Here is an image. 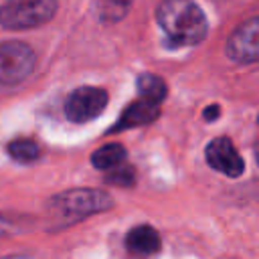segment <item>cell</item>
I'll use <instances>...</instances> for the list:
<instances>
[{"label":"cell","instance_id":"4fadbf2b","mask_svg":"<svg viewBox=\"0 0 259 259\" xmlns=\"http://www.w3.org/2000/svg\"><path fill=\"white\" fill-rule=\"evenodd\" d=\"M130 6H132V0H97L99 16L105 22L121 20L125 16V12L130 10Z\"/></svg>","mask_w":259,"mask_h":259},{"label":"cell","instance_id":"2e32d148","mask_svg":"<svg viewBox=\"0 0 259 259\" xmlns=\"http://www.w3.org/2000/svg\"><path fill=\"white\" fill-rule=\"evenodd\" d=\"M2 259H32L28 255H8V257H2Z\"/></svg>","mask_w":259,"mask_h":259},{"label":"cell","instance_id":"ac0fdd59","mask_svg":"<svg viewBox=\"0 0 259 259\" xmlns=\"http://www.w3.org/2000/svg\"><path fill=\"white\" fill-rule=\"evenodd\" d=\"M255 156H257V162H259V142H257V146H255Z\"/></svg>","mask_w":259,"mask_h":259},{"label":"cell","instance_id":"5b68a950","mask_svg":"<svg viewBox=\"0 0 259 259\" xmlns=\"http://www.w3.org/2000/svg\"><path fill=\"white\" fill-rule=\"evenodd\" d=\"M107 105V93L101 87H79L65 101V115L73 123L95 119Z\"/></svg>","mask_w":259,"mask_h":259},{"label":"cell","instance_id":"ba28073f","mask_svg":"<svg viewBox=\"0 0 259 259\" xmlns=\"http://www.w3.org/2000/svg\"><path fill=\"white\" fill-rule=\"evenodd\" d=\"M160 245H162L160 235L150 225H138L125 235V249L132 255H140V257L154 255L160 249Z\"/></svg>","mask_w":259,"mask_h":259},{"label":"cell","instance_id":"7c38bea8","mask_svg":"<svg viewBox=\"0 0 259 259\" xmlns=\"http://www.w3.org/2000/svg\"><path fill=\"white\" fill-rule=\"evenodd\" d=\"M8 154L16 162L26 164V162L36 160L38 154H40V150H38V144L34 140H30V138H16V140H12L8 144Z\"/></svg>","mask_w":259,"mask_h":259},{"label":"cell","instance_id":"5bb4252c","mask_svg":"<svg viewBox=\"0 0 259 259\" xmlns=\"http://www.w3.org/2000/svg\"><path fill=\"white\" fill-rule=\"evenodd\" d=\"M107 182H115V184H121V186H130L134 182V170L130 166H117L113 170H109L107 174Z\"/></svg>","mask_w":259,"mask_h":259},{"label":"cell","instance_id":"8fae6325","mask_svg":"<svg viewBox=\"0 0 259 259\" xmlns=\"http://www.w3.org/2000/svg\"><path fill=\"white\" fill-rule=\"evenodd\" d=\"M138 93H140V97L144 101L154 103V105H160L164 101V97H166V83L158 75L144 73L138 79Z\"/></svg>","mask_w":259,"mask_h":259},{"label":"cell","instance_id":"8992f818","mask_svg":"<svg viewBox=\"0 0 259 259\" xmlns=\"http://www.w3.org/2000/svg\"><path fill=\"white\" fill-rule=\"evenodd\" d=\"M227 55L237 63L259 61V16L241 22L227 40Z\"/></svg>","mask_w":259,"mask_h":259},{"label":"cell","instance_id":"3957f363","mask_svg":"<svg viewBox=\"0 0 259 259\" xmlns=\"http://www.w3.org/2000/svg\"><path fill=\"white\" fill-rule=\"evenodd\" d=\"M57 12V0H8L0 6L4 28H34L49 22Z\"/></svg>","mask_w":259,"mask_h":259},{"label":"cell","instance_id":"6da1fadb","mask_svg":"<svg viewBox=\"0 0 259 259\" xmlns=\"http://www.w3.org/2000/svg\"><path fill=\"white\" fill-rule=\"evenodd\" d=\"M156 16L166 36L176 45H198L206 36V16L192 0H164Z\"/></svg>","mask_w":259,"mask_h":259},{"label":"cell","instance_id":"9a60e30c","mask_svg":"<svg viewBox=\"0 0 259 259\" xmlns=\"http://www.w3.org/2000/svg\"><path fill=\"white\" fill-rule=\"evenodd\" d=\"M217 115H219V107H217V105H212V107H208V109L204 111V117H206V119H214Z\"/></svg>","mask_w":259,"mask_h":259},{"label":"cell","instance_id":"e0dca14e","mask_svg":"<svg viewBox=\"0 0 259 259\" xmlns=\"http://www.w3.org/2000/svg\"><path fill=\"white\" fill-rule=\"evenodd\" d=\"M4 231H6V221L0 217V235H4Z\"/></svg>","mask_w":259,"mask_h":259},{"label":"cell","instance_id":"9c48e42d","mask_svg":"<svg viewBox=\"0 0 259 259\" xmlns=\"http://www.w3.org/2000/svg\"><path fill=\"white\" fill-rule=\"evenodd\" d=\"M156 117H158V105L140 99V101H134L130 107L123 109V113L119 115L117 123H115L111 130H113V132L130 130V127H136V125L150 123V121H154Z\"/></svg>","mask_w":259,"mask_h":259},{"label":"cell","instance_id":"52a82bcc","mask_svg":"<svg viewBox=\"0 0 259 259\" xmlns=\"http://www.w3.org/2000/svg\"><path fill=\"white\" fill-rule=\"evenodd\" d=\"M204 156H206V162L210 168H214L217 172H221L229 178H237L245 170V162L229 138L210 140L204 150Z\"/></svg>","mask_w":259,"mask_h":259},{"label":"cell","instance_id":"7a4b0ae2","mask_svg":"<svg viewBox=\"0 0 259 259\" xmlns=\"http://www.w3.org/2000/svg\"><path fill=\"white\" fill-rule=\"evenodd\" d=\"M113 206V198L97 188H75L57 194L51 200V208L59 212L63 219L79 221L95 212L109 210Z\"/></svg>","mask_w":259,"mask_h":259},{"label":"cell","instance_id":"30bf717a","mask_svg":"<svg viewBox=\"0 0 259 259\" xmlns=\"http://www.w3.org/2000/svg\"><path fill=\"white\" fill-rule=\"evenodd\" d=\"M123 160H125V150L121 144H105L91 154V164L97 170H107V172L121 166Z\"/></svg>","mask_w":259,"mask_h":259},{"label":"cell","instance_id":"277c9868","mask_svg":"<svg viewBox=\"0 0 259 259\" xmlns=\"http://www.w3.org/2000/svg\"><path fill=\"white\" fill-rule=\"evenodd\" d=\"M34 69V53L22 40L0 42V83L18 85Z\"/></svg>","mask_w":259,"mask_h":259}]
</instances>
